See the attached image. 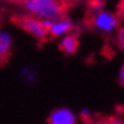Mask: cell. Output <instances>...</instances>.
<instances>
[{
    "mask_svg": "<svg viewBox=\"0 0 124 124\" xmlns=\"http://www.w3.org/2000/svg\"><path fill=\"white\" fill-rule=\"evenodd\" d=\"M90 7H91L93 14H95V13H98V12L104 9V4H103L101 0H93V1L90 3Z\"/></svg>",
    "mask_w": 124,
    "mask_h": 124,
    "instance_id": "9",
    "label": "cell"
},
{
    "mask_svg": "<svg viewBox=\"0 0 124 124\" xmlns=\"http://www.w3.org/2000/svg\"><path fill=\"white\" fill-rule=\"evenodd\" d=\"M77 116L69 108H57L51 111L48 116V124H76Z\"/></svg>",
    "mask_w": 124,
    "mask_h": 124,
    "instance_id": "5",
    "label": "cell"
},
{
    "mask_svg": "<svg viewBox=\"0 0 124 124\" xmlns=\"http://www.w3.org/2000/svg\"><path fill=\"white\" fill-rule=\"evenodd\" d=\"M74 22L72 19H70L69 16H62V18L57 19V20H53L51 27L48 28V36H52V37H65L67 34H70L74 29Z\"/></svg>",
    "mask_w": 124,
    "mask_h": 124,
    "instance_id": "4",
    "label": "cell"
},
{
    "mask_svg": "<svg viewBox=\"0 0 124 124\" xmlns=\"http://www.w3.org/2000/svg\"><path fill=\"white\" fill-rule=\"evenodd\" d=\"M65 1H76V0H65Z\"/></svg>",
    "mask_w": 124,
    "mask_h": 124,
    "instance_id": "15",
    "label": "cell"
},
{
    "mask_svg": "<svg viewBox=\"0 0 124 124\" xmlns=\"http://www.w3.org/2000/svg\"><path fill=\"white\" fill-rule=\"evenodd\" d=\"M119 82L120 85L124 86V65L120 67V71H119Z\"/></svg>",
    "mask_w": 124,
    "mask_h": 124,
    "instance_id": "13",
    "label": "cell"
},
{
    "mask_svg": "<svg viewBox=\"0 0 124 124\" xmlns=\"http://www.w3.org/2000/svg\"><path fill=\"white\" fill-rule=\"evenodd\" d=\"M106 123L108 124H124V122L122 119H119V118H109L106 120Z\"/></svg>",
    "mask_w": 124,
    "mask_h": 124,
    "instance_id": "12",
    "label": "cell"
},
{
    "mask_svg": "<svg viewBox=\"0 0 124 124\" xmlns=\"http://www.w3.org/2000/svg\"><path fill=\"white\" fill-rule=\"evenodd\" d=\"M116 44L122 51H124V27H120L118 29V34H116Z\"/></svg>",
    "mask_w": 124,
    "mask_h": 124,
    "instance_id": "8",
    "label": "cell"
},
{
    "mask_svg": "<svg viewBox=\"0 0 124 124\" xmlns=\"http://www.w3.org/2000/svg\"><path fill=\"white\" fill-rule=\"evenodd\" d=\"M60 48L66 54H75L78 48V38L74 33H70L65 37H62L60 42Z\"/></svg>",
    "mask_w": 124,
    "mask_h": 124,
    "instance_id": "7",
    "label": "cell"
},
{
    "mask_svg": "<svg viewBox=\"0 0 124 124\" xmlns=\"http://www.w3.org/2000/svg\"><path fill=\"white\" fill-rule=\"evenodd\" d=\"M13 47V36L8 31L0 29V63H5L10 57Z\"/></svg>",
    "mask_w": 124,
    "mask_h": 124,
    "instance_id": "6",
    "label": "cell"
},
{
    "mask_svg": "<svg viewBox=\"0 0 124 124\" xmlns=\"http://www.w3.org/2000/svg\"><path fill=\"white\" fill-rule=\"evenodd\" d=\"M16 23L19 24L22 29H24L28 34L33 36L38 41H46L48 36L47 31L42 25V22L29 15H22L16 19Z\"/></svg>",
    "mask_w": 124,
    "mask_h": 124,
    "instance_id": "3",
    "label": "cell"
},
{
    "mask_svg": "<svg viewBox=\"0 0 124 124\" xmlns=\"http://www.w3.org/2000/svg\"><path fill=\"white\" fill-rule=\"evenodd\" d=\"M91 24L96 31L103 32V33H111L118 29L119 22L118 18L108 10H100V12L95 13L93 15Z\"/></svg>",
    "mask_w": 124,
    "mask_h": 124,
    "instance_id": "2",
    "label": "cell"
},
{
    "mask_svg": "<svg viewBox=\"0 0 124 124\" xmlns=\"http://www.w3.org/2000/svg\"><path fill=\"white\" fill-rule=\"evenodd\" d=\"M91 124H108L106 120H96V122H93Z\"/></svg>",
    "mask_w": 124,
    "mask_h": 124,
    "instance_id": "14",
    "label": "cell"
},
{
    "mask_svg": "<svg viewBox=\"0 0 124 124\" xmlns=\"http://www.w3.org/2000/svg\"><path fill=\"white\" fill-rule=\"evenodd\" d=\"M27 15L38 20H57L65 16V5L61 0H22Z\"/></svg>",
    "mask_w": 124,
    "mask_h": 124,
    "instance_id": "1",
    "label": "cell"
},
{
    "mask_svg": "<svg viewBox=\"0 0 124 124\" xmlns=\"http://www.w3.org/2000/svg\"><path fill=\"white\" fill-rule=\"evenodd\" d=\"M80 115H81V118L85 122H90V119H91V115H93V113L90 111L87 108H84L82 110H81V113H80Z\"/></svg>",
    "mask_w": 124,
    "mask_h": 124,
    "instance_id": "11",
    "label": "cell"
},
{
    "mask_svg": "<svg viewBox=\"0 0 124 124\" xmlns=\"http://www.w3.org/2000/svg\"><path fill=\"white\" fill-rule=\"evenodd\" d=\"M23 72V78L25 81H28V82H32L33 80H34V76H36V72L33 71V70H29V69H25L24 71H22Z\"/></svg>",
    "mask_w": 124,
    "mask_h": 124,
    "instance_id": "10",
    "label": "cell"
}]
</instances>
